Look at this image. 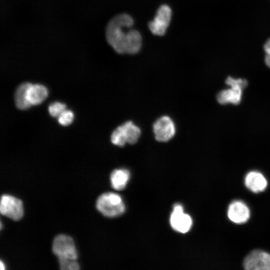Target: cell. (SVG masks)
Masks as SVG:
<instances>
[{"mask_svg":"<svg viewBox=\"0 0 270 270\" xmlns=\"http://www.w3.org/2000/svg\"><path fill=\"white\" fill-rule=\"evenodd\" d=\"M130 178V172L126 169L120 168L114 170L110 175L112 186L116 190L124 189Z\"/></svg>","mask_w":270,"mask_h":270,"instance_id":"15","label":"cell"},{"mask_svg":"<svg viewBox=\"0 0 270 270\" xmlns=\"http://www.w3.org/2000/svg\"><path fill=\"white\" fill-rule=\"evenodd\" d=\"M245 184L250 190L254 192L263 191L267 186V181L260 172H250L245 178Z\"/></svg>","mask_w":270,"mask_h":270,"instance_id":"12","label":"cell"},{"mask_svg":"<svg viewBox=\"0 0 270 270\" xmlns=\"http://www.w3.org/2000/svg\"><path fill=\"white\" fill-rule=\"evenodd\" d=\"M74 117V114L71 110H64L58 117V122L62 126H68L72 122Z\"/></svg>","mask_w":270,"mask_h":270,"instance_id":"17","label":"cell"},{"mask_svg":"<svg viewBox=\"0 0 270 270\" xmlns=\"http://www.w3.org/2000/svg\"><path fill=\"white\" fill-rule=\"evenodd\" d=\"M263 48L266 54L264 62L270 68V38L266 41Z\"/></svg>","mask_w":270,"mask_h":270,"instance_id":"20","label":"cell"},{"mask_svg":"<svg viewBox=\"0 0 270 270\" xmlns=\"http://www.w3.org/2000/svg\"><path fill=\"white\" fill-rule=\"evenodd\" d=\"M66 105L60 102L52 103L48 106V112L53 117H58L66 110Z\"/></svg>","mask_w":270,"mask_h":270,"instance_id":"19","label":"cell"},{"mask_svg":"<svg viewBox=\"0 0 270 270\" xmlns=\"http://www.w3.org/2000/svg\"><path fill=\"white\" fill-rule=\"evenodd\" d=\"M30 83L24 82L20 85L14 94V102L17 108L26 110L31 106L27 98V90Z\"/></svg>","mask_w":270,"mask_h":270,"instance_id":"16","label":"cell"},{"mask_svg":"<svg viewBox=\"0 0 270 270\" xmlns=\"http://www.w3.org/2000/svg\"><path fill=\"white\" fill-rule=\"evenodd\" d=\"M244 266L248 270H270V254L262 250L252 251L245 258Z\"/></svg>","mask_w":270,"mask_h":270,"instance_id":"9","label":"cell"},{"mask_svg":"<svg viewBox=\"0 0 270 270\" xmlns=\"http://www.w3.org/2000/svg\"><path fill=\"white\" fill-rule=\"evenodd\" d=\"M140 135V128L132 122L128 121L118 126L112 132L110 139L114 144L123 146L126 143L135 144Z\"/></svg>","mask_w":270,"mask_h":270,"instance_id":"4","label":"cell"},{"mask_svg":"<svg viewBox=\"0 0 270 270\" xmlns=\"http://www.w3.org/2000/svg\"><path fill=\"white\" fill-rule=\"evenodd\" d=\"M0 268L1 270H4V265L2 261L0 262Z\"/></svg>","mask_w":270,"mask_h":270,"instance_id":"21","label":"cell"},{"mask_svg":"<svg viewBox=\"0 0 270 270\" xmlns=\"http://www.w3.org/2000/svg\"><path fill=\"white\" fill-rule=\"evenodd\" d=\"M61 270H78L80 269V266L76 260L66 259H58Z\"/></svg>","mask_w":270,"mask_h":270,"instance_id":"18","label":"cell"},{"mask_svg":"<svg viewBox=\"0 0 270 270\" xmlns=\"http://www.w3.org/2000/svg\"><path fill=\"white\" fill-rule=\"evenodd\" d=\"M226 83L230 86L220 92L216 96V100L221 104H238L240 102L242 90L248 85V82L245 79L234 78L228 76L226 80Z\"/></svg>","mask_w":270,"mask_h":270,"instance_id":"2","label":"cell"},{"mask_svg":"<svg viewBox=\"0 0 270 270\" xmlns=\"http://www.w3.org/2000/svg\"><path fill=\"white\" fill-rule=\"evenodd\" d=\"M46 88L40 84H30L27 90V98L30 105H38L47 97Z\"/></svg>","mask_w":270,"mask_h":270,"instance_id":"13","label":"cell"},{"mask_svg":"<svg viewBox=\"0 0 270 270\" xmlns=\"http://www.w3.org/2000/svg\"><path fill=\"white\" fill-rule=\"evenodd\" d=\"M229 219L236 224L244 223L250 217V210L242 202L235 201L230 204L228 210Z\"/></svg>","mask_w":270,"mask_h":270,"instance_id":"11","label":"cell"},{"mask_svg":"<svg viewBox=\"0 0 270 270\" xmlns=\"http://www.w3.org/2000/svg\"><path fill=\"white\" fill-rule=\"evenodd\" d=\"M0 212L12 220H18L24 214L22 202L12 196L4 194L1 197Z\"/></svg>","mask_w":270,"mask_h":270,"instance_id":"7","label":"cell"},{"mask_svg":"<svg viewBox=\"0 0 270 270\" xmlns=\"http://www.w3.org/2000/svg\"><path fill=\"white\" fill-rule=\"evenodd\" d=\"M172 10L170 7L163 4L158 8L153 20L148 23V28L155 35L162 36L166 31L172 18Z\"/></svg>","mask_w":270,"mask_h":270,"instance_id":"6","label":"cell"},{"mask_svg":"<svg viewBox=\"0 0 270 270\" xmlns=\"http://www.w3.org/2000/svg\"><path fill=\"white\" fill-rule=\"evenodd\" d=\"M134 24L132 18L122 14L112 18L106 28V38L108 44L118 54L126 53V40L127 32L124 28H130Z\"/></svg>","mask_w":270,"mask_h":270,"instance_id":"1","label":"cell"},{"mask_svg":"<svg viewBox=\"0 0 270 270\" xmlns=\"http://www.w3.org/2000/svg\"><path fill=\"white\" fill-rule=\"evenodd\" d=\"M97 209L104 216L115 217L122 214L125 210L120 196L113 192L100 195L96 201Z\"/></svg>","mask_w":270,"mask_h":270,"instance_id":"3","label":"cell"},{"mask_svg":"<svg viewBox=\"0 0 270 270\" xmlns=\"http://www.w3.org/2000/svg\"><path fill=\"white\" fill-rule=\"evenodd\" d=\"M170 223L174 230L185 233L191 228L192 220L190 216L184 212L182 206L176 204L170 216Z\"/></svg>","mask_w":270,"mask_h":270,"instance_id":"10","label":"cell"},{"mask_svg":"<svg viewBox=\"0 0 270 270\" xmlns=\"http://www.w3.org/2000/svg\"><path fill=\"white\" fill-rule=\"evenodd\" d=\"M153 132L156 140L166 142L170 140L175 134V124L170 117L162 116L154 124Z\"/></svg>","mask_w":270,"mask_h":270,"instance_id":"8","label":"cell"},{"mask_svg":"<svg viewBox=\"0 0 270 270\" xmlns=\"http://www.w3.org/2000/svg\"><path fill=\"white\" fill-rule=\"evenodd\" d=\"M52 251L58 259L76 260L78 258L74 242L67 235L60 234L54 238Z\"/></svg>","mask_w":270,"mask_h":270,"instance_id":"5","label":"cell"},{"mask_svg":"<svg viewBox=\"0 0 270 270\" xmlns=\"http://www.w3.org/2000/svg\"><path fill=\"white\" fill-rule=\"evenodd\" d=\"M142 38L136 30H130L127 32L126 40V53L136 54L140 50Z\"/></svg>","mask_w":270,"mask_h":270,"instance_id":"14","label":"cell"}]
</instances>
